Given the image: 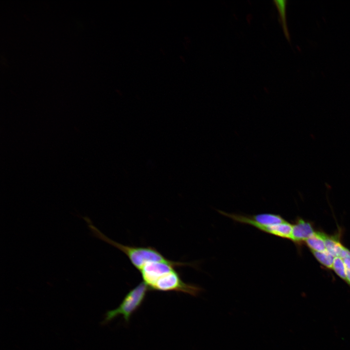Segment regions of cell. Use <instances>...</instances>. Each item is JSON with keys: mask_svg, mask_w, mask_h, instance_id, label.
I'll return each instance as SVG.
<instances>
[{"mask_svg": "<svg viewBox=\"0 0 350 350\" xmlns=\"http://www.w3.org/2000/svg\"><path fill=\"white\" fill-rule=\"evenodd\" d=\"M148 290L149 289L143 281L139 283L127 293L117 308L106 312L103 323H106L121 315L128 323L132 315L142 304Z\"/></svg>", "mask_w": 350, "mask_h": 350, "instance_id": "6da1fadb", "label": "cell"}, {"mask_svg": "<svg viewBox=\"0 0 350 350\" xmlns=\"http://www.w3.org/2000/svg\"><path fill=\"white\" fill-rule=\"evenodd\" d=\"M106 240L124 253L134 266L139 271L149 262L161 261L167 259L153 247L128 246L108 239H106Z\"/></svg>", "mask_w": 350, "mask_h": 350, "instance_id": "7a4b0ae2", "label": "cell"}, {"mask_svg": "<svg viewBox=\"0 0 350 350\" xmlns=\"http://www.w3.org/2000/svg\"><path fill=\"white\" fill-rule=\"evenodd\" d=\"M187 263L174 262L168 260L151 261L146 263L139 270L143 282L149 290L164 277L176 270L177 266L187 265Z\"/></svg>", "mask_w": 350, "mask_h": 350, "instance_id": "3957f363", "label": "cell"}, {"mask_svg": "<svg viewBox=\"0 0 350 350\" xmlns=\"http://www.w3.org/2000/svg\"><path fill=\"white\" fill-rule=\"evenodd\" d=\"M218 212L234 221L251 225L264 232L267 227L285 221L280 215L274 213H264L249 215L228 213L222 210H218Z\"/></svg>", "mask_w": 350, "mask_h": 350, "instance_id": "277c9868", "label": "cell"}, {"mask_svg": "<svg viewBox=\"0 0 350 350\" xmlns=\"http://www.w3.org/2000/svg\"><path fill=\"white\" fill-rule=\"evenodd\" d=\"M315 232L311 224L301 218H298L293 225L290 240L298 243L305 241Z\"/></svg>", "mask_w": 350, "mask_h": 350, "instance_id": "5b68a950", "label": "cell"}, {"mask_svg": "<svg viewBox=\"0 0 350 350\" xmlns=\"http://www.w3.org/2000/svg\"><path fill=\"white\" fill-rule=\"evenodd\" d=\"M324 238L327 251L333 257H339L343 259L350 252L347 248L334 238L329 237L325 234H324Z\"/></svg>", "mask_w": 350, "mask_h": 350, "instance_id": "8992f818", "label": "cell"}, {"mask_svg": "<svg viewBox=\"0 0 350 350\" xmlns=\"http://www.w3.org/2000/svg\"><path fill=\"white\" fill-rule=\"evenodd\" d=\"M293 225L285 221V222L266 228L265 233L280 238L291 239Z\"/></svg>", "mask_w": 350, "mask_h": 350, "instance_id": "52a82bcc", "label": "cell"}, {"mask_svg": "<svg viewBox=\"0 0 350 350\" xmlns=\"http://www.w3.org/2000/svg\"><path fill=\"white\" fill-rule=\"evenodd\" d=\"M273 1L279 12L280 23L285 36L288 41L290 42V36L286 20V5L287 1L286 0H274Z\"/></svg>", "mask_w": 350, "mask_h": 350, "instance_id": "ba28073f", "label": "cell"}, {"mask_svg": "<svg viewBox=\"0 0 350 350\" xmlns=\"http://www.w3.org/2000/svg\"><path fill=\"white\" fill-rule=\"evenodd\" d=\"M305 242L312 251L322 252L326 250L323 233L315 232Z\"/></svg>", "mask_w": 350, "mask_h": 350, "instance_id": "9c48e42d", "label": "cell"}, {"mask_svg": "<svg viewBox=\"0 0 350 350\" xmlns=\"http://www.w3.org/2000/svg\"><path fill=\"white\" fill-rule=\"evenodd\" d=\"M312 252L320 263L328 268H332L334 257L327 250L322 252L314 251H312Z\"/></svg>", "mask_w": 350, "mask_h": 350, "instance_id": "30bf717a", "label": "cell"}, {"mask_svg": "<svg viewBox=\"0 0 350 350\" xmlns=\"http://www.w3.org/2000/svg\"><path fill=\"white\" fill-rule=\"evenodd\" d=\"M332 269L341 279L346 280V270L343 259L339 257H334Z\"/></svg>", "mask_w": 350, "mask_h": 350, "instance_id": "8fae6325", "label": "cell"}, {"mask_svg": "<svg viewBox=\"0 0 350 350\" xmlns=\"http://www.w3.org/2000/svg\"><path fill=\"white\" fill-rule=\"evenodd\" d=\"M343 260L346 270V280L350 284V251Z\"/></svg>", "mask_w": 350, "mask_h": 350, "instance_id": "7c38bea8", "label": "cell"}]
</instances>
